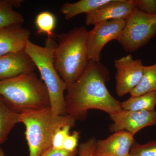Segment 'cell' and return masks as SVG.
<instances>
[{"mask_svg": "<svg viewBox=\"0 0 156 156\" xmlns=\"http://www.w3.org/2000/svg\"><path fill=\"white\" fill-rule=\"evenodd\" d=\"M113 124L110 127L111 132L124 131L136 134L143 128L156 126V111H134L122 109L110 115Z\"/></svg>", "mask_w": 156, "mask_h": 156, "instance_id": "9", "label": "cell"}, {"mask_svg": "<svg viewBox=\"0 0 156 156\" xmlns=\"http://www.w3.org/2000/svg\"><path fill=\"white\" fill-rule=\"evenodd\" d=\"M136 8L149 15L156 16V0H135Z\"/></svg>", "mask_w": 156, "mask_h": 156, "instance_id": "23", "label": "cell"}, {"mask_svg": "<svg viewBox=\"0 0 156 156\" xmlns=\"http://www.w3.org/2000/svg\"><path fill=\"white\" fill-rule=\"evenodd\" d=\"M125 24L126 20H115L94 25V28L87 34V53L89 60L100 62L104 47L113 40L119 41Z\"/></svg>", "mask_w": 156, "mask_h": 156, "instance_id": "7", "label": "cell"}, {"mask_svg": "<svg viewBox=\"0 0 156 156\" xmlns=\"http://www.w3.org/2000/svg\"><path fill=\"white\" fill-rule=\"evenodd\" d=\"M5 2V0H0V4H3Z\"/></svg>", "mask_w": 156, "mask_h": 156, "instance_id": "27", "label": "cell"}, {"mask_svg": "<svg viewBox=\"0 0 156 156\" xmlns=\"http://www.w3.org/2000/svg\"><path fill=\"white\" fill-rule=\"evenodd\" d=\"M0 156H5V153H4L3 150L1 147H0Z\"/></svg>", "mask_w": 156, "mask_h": 156, "instance_id": "26", "label": "cell"}, {"mask_svg": "<svg viewBox=\"0 0 156 156\" xmlns=\"http://www.w3.org/2000/svg\"><path fill=\"white\" fill-rule=\"evenodd\" d=\"M109 80L108 68L101 62L89 60L83 74L68 86L65 96L66 115L76 120L87 118L88 111L97 109L111 115L122 109L121 102L109 93L106 83Z\"/></svg>", "mask_w": 156, "mask_h": 156, "instance_id": "1", "label": "cell"}, {"mask_svg": "<svg viewBox=\"0 0 156 156\" xmlns=\"http://www.w3.org/2000/svg\"><path fill=\"white\" fill-rule=\"evenodd\" d=\"M156 105V91L131 97L121 102L122 109L134 111H154Z\"/></svg>", "mask_w": 156, "mask_h": 156, "instance_id": "16", "label": "cell"}, {"mask_svg": "<svg viewBox=\"0 0 156 156\" xmlns=\"http://www.w3.org/2000/svg\"><path fill=\"white\" fill-rule=\"evenodd\" d=\"M22 0H11L8 3L0 4V29L14 25H21L24 18L21 14L14 11L13 7L19 8Z\"/></svg>", "mask_w": 156, "mask_h": 156, "instance_id": "15", "label": "cell"}, {"mask_svg": "<svg viewBox=\"0 0 156 156\" xmlns=\"http://www.w3.org/2000/svg\"><path fill=\"white\" fill-rule=\"evenodd\" d=\"M30 35L20 25L0 29V56L24 50Z\"/></svg>", "mask_w": 156, "mask_h": 156, "instance_id": "13", "label": "cell"}, {"mask_svg": "<svg viewBox=\"0 0 156 156\" xmlns=\"http://www.w3.org/2000/svg\"><path fill=\"white\" fill-rule=\"evenodd\" d=\"M88 31L85 27L81 26L62 34L53 50L55 67L68 86L77 80L88 66Z\"/></svg>", "mask_w": 156, "mask_h": 156, "instance_id": "3", "label": "cell"}, {"mask_svg": "<svg viewBox=\"0 0 156 156\" xmlns=\"http://www.w3.org/2000/svg\"><path fill=\"white\" fill-rule=\"evenodd\" d=\"M56 45L53 37H48L44 47L36 44L29 40L24 51L39 69L49 93L53 114L63 115H66L64 92L68 86L54 66L53 50Z\"/></svg>", "mask_w": 156, "mask_h": 156, "instance_id": "5", "label": "cell"}, {"mask_svg": "<svg viewBox=\"0 0 156 156\" xmlns=\"http://www.w3.org/2000/svg\"><path fill=\"white\" fill-rule=\"evenodd\" d=\"M35 68L24 50L0 56V81L34 71Z\"/></svg>", "mask_w": 156, "mask_h": 156, "instance_id": "12", "label": "cell"}, {"mask_svg": "<svg viewBox=\"0 0 156 156\" xmlns=\"http://www.w3.org/2000/svg\"><path fill=\"white\" fill-rule=\"evenodd\" d=\"M110 0H80L73 3L63 4L60 11L64 15L65 19L69 20L79 14H89L101 6L108 3Z\"/></svg>", "mask_w": 156, "mask_h": 156, "instance_id": "14", "label": "cell"}, {"mask_svg": "<svg viewBox=\"0 0 156 156\" xmlns=\"http://www.w3.org/2000/svg\"><path fill=\"white\" fill-rule=\"evenodd\" d=\"M80 137V133L78 131H74L71 134H69L63 142L62 149L69 152L77 151V147Z\"/></svg>", "mask_w": 156, "mask_h": 156, "instance_id": "24", "label": "cell"}, {"mask_svg": "<svg viewBox=\"0 0 156 156\" xmlns=\"http://www.w3.org/2000/svg\"><path fill=\"white\" fill-rule=\"evenodd\" d=\"M72 127L67 125L58 129L53 135L52 147L56 149H62L63 142L66 138L70 134V130Z\"/></svg>", "mask_w": 156, "mask_h": 156, "instance_id": "21", "label": "cell"}, {"mask_svg": "<svg viewBox=\"0 0 156 156\" xmlns=\"http://www.w3.org/2000/svg\"><path fill=\"white\" fill-rule=\"evenodd\" d=\"M96 142L95 137H92L81 143L78 148L79 156H94Z\"/></svg>", "mask_w": 156, "mask_h": 156, "instance_id": "22", "label": "cell"}, {"mask_svg": "<svg viewBox=\"0 0 156 156\" xmlns=\"http://www.w3.org/2000/svg\"><path fill=\"white\" fill-rule=\"evenodd\" d=\"M156 91V62L150 66H145L141 80L131 92V97Z\"/></svg>", "mask_w": 156, "mask_h": 156, "instance_id": "18", "label": "cell"}, {"mask_svg": "<svg viewBox=\"0 0 156 156\" xmlns=\"http://www.w3.org/2000/svg\"><path fill=\"white\" fill-rule=\"evenodd\" d=\"M0 98L18 114L50 107L47 87L34 71L0 81Z\"/></svg>", "mask_w": 156, "mask_h": 156, "instance_id": "2", "label": "cell"}, {"mask_svg": "<svg viewBox=\"0 0 156 156\" xmlns=\"http://www.w3.org/2000/svg\"><path fill=\"white\" fill-rule=\"evenodd\" d=\"M129 156H156V140L143 144L134 142L130 150Z\"/></svg>", "mask_w": 156, "mask_h": 156, "instance_id": "20", "label": "cell"}, {"mask_svg": "<svg viewBox=\"0 0 156 156\" xmlns=\"http://www.w3.org/2000/svg\"><path fill=\"white\" fill-rule=\"evenodd\" d=\"M134 137L127 131L114 132L106 139L97 141L94 156H129Z\"/></svg>", "mask_w": 156, "mask_h": 156, "instance_id": "11", "label": "cell"}, {"mask_svg": "<svg viewBox=\"0 0 156 156\" xmlns=\"http://www.w3.org/2000/svg\"><path fill=\"white\" fill-rule=\"evenodd\" d=\"M156 34V16L146 14L136 8L126 20L118 41L125 51L132 53L146 45Z\"/></svg>", "mask_w": 156, "mask_h": 156, "instance_id": "6", "label": "cell"}, {"mask_svg": "<svg viewBox=\"0 0 156 156\" xmlns=\"http://www.w3.org/2000/svg\"><path fill=\"white\" fill-rule=\"evenodd\" d=\"M136 8L135 0H110L95 11L86 14V24L94 25L108 20H126Z\"/></svg>", "mask_w": 156, "mask_h": 156, "instance_id": "10", "label": "cell"}, {"mask_svg": "<svg viewBox=\"0 0 156 156\" xmlns=\"http://www.w3.org/2000/svg\"><path fill=\"white\" fill-rule=\"evenodd\" d=\"M76 120L68 115L53 114L50 107L19 114V122L26 127L29 156H41L52 147L53 135L63 126L73 127Z\"/></svg>", "mask_w": 156, "mask_h": 156, "instance_id": "4", "label": "cell"}, {"mask_svg": "<svg viewBox=\"0 0 156 156\" xmlns=\"http://www.w3.org/2000/svg\"><path fill=\"white\" fill-rule=\"evenodd\" d=\"M78 150L74 152H69L64 149H56L51 147L41 156H75Z\"/></svg>", "mask_w": 156, "mask_h": 156, "instance_id": "25", "label": "cell"}, {"mask_svg": "<svg viewBox=\"0 0 156 156\" xmlns=\"http://www.w3.org/2000/svg\"><path fill=\"white\" fill-rule=\"evenodd\" d=\"M56 19L50 11H42L38 14L35 20L37 33L46 34L48 37H53V31L56 27Z\"/></svg>", "mask_w": 156, "mask_h": 156, "instance_id": "19", "label": "cell"}, {"mask_svg": "<svg viewBox=\"0 0 156 156\" xmlns=\"http://www.w3.org/2000/svg\"><path fill=\"white\" fill-rule=\"evenodd\" d=\"M116 73V91L123 96L130 93L138 85L143 74L144 66L140 59H134L131 54L114 61Z\"/></svg>", "mask_w": 156, "mask_h": 156, "instance_id": "8", "label": "cell"}, {"mask_svg": "<svg viewBox=\"0 0 156 156\" xmlns=\"http://www.w3.org/2000/svg\"><path fill=\"white\" fill-rule=\"evenodd\" d=\"M19 123V114L14 111L0 98V144L17 123Z\"/></svg>", "mask_w": 156, "mask_h": 156, "instance_id": "17", "label": "cell"}]
</instances>
